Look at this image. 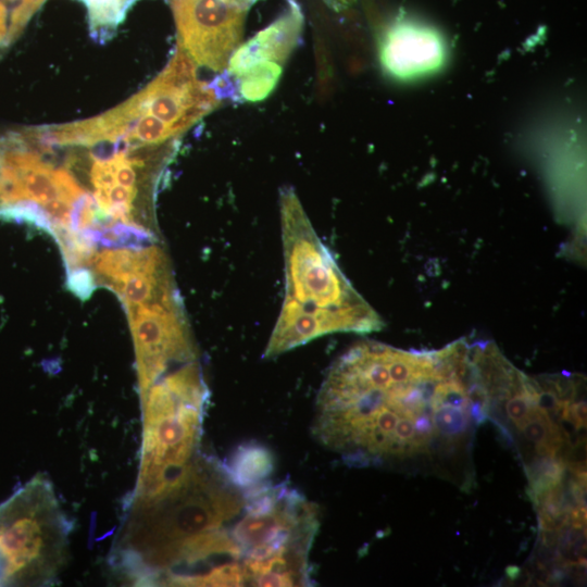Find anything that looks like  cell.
I'll return each instance as SVG.
<instances>
[{
  "label": "cell",
  "mask_w": 587,
  "mask_h": 587,
  "mask_svg": "<svg viewBox=\"0 0 587 587\" xmlns=\"http://www.w3.org/2000/svg\"><path fill=\"white\" fill-rule=\"evenodd\" d=\"M285 298L309 310L374 315L316 235L295 190L280 189Z\"/></svg>",
  "instance_id": "5b68a950"
},
{
  "label": "cell",
  "mask_w": 587,
  "mask_h": 587,
  "mask_svg": "<svg viewBox=\"0 0 587 587\" xmlns=\"http://www.w3.org/2000/svg\"><path fill=\"white\" fill-rule=\"evenodd\" d=\"M72 522L39 474L0 503V586H47L68 557Z\"/></svg>",
  "instance_id": "3957f363"
},
{
  "label": "cell",
  "mask_w": 587,
  "mask_h": 587,
  "mask_svg": "<svg viewBox=\"0 0 587 587\" xmlns=\"http://www.w3.org/2000/svg\"><path fill=\"white\" fill-rule=\"evenodd\" d=\"M7 33H8L7 9L0 2V47H3V45H4V39H5Z\"/></svg>",
  "instance_id": "ac0fdd59"
},
{
  "label": "cell",
  "mask_w": 587,
  "mask_h": 587,
  "mask_svg": "<svg viewBox=\"0 0 587 587\" xmlns=\"http://www.w3.org/2000/svg\"><path fill=\"white\" fill-rule=\"evenodd\" d=\"M378 314L309 310L285 298L276 325L264 351V358H276L315 338L333 333L369 334L380 330Z\"/></svg>",
  "instance_id": "8fae6325"
},
{
  "label": "cell",
  "mask_w": 587,
  "mask_h": 587,
  "mask_svg": "<svg viewBox=\"0 0 587 587\" xmlns=\"http://www.w3.org/2000/svg\"><path fill=\"white\" fill-rule=\"evenodd\" d=\"M209 398L157 385L141 399L139 473L129 500H148L178 484L200 457Z\"/></svg>",
  "instance_id": "277c9868"
},
{
  "label": "cell",
  "mask_w": 587,
  "mask_h": 587,
  "mask_svg": "<svg viewBox=\"0 0 587 587\" xmlns=\"http://www.w3.org/2000/svg\"><path fill=\"white\" fill-rule=\"evenodd\" d=\"M46 0H22L13 10L3 47L10 46L21 35L30 17Z\"/></svg>",
  "instance_id": "2e32d148"
},
{
  "label": "cell",
  "mask_w": 587,
  "mask_h": 587,
  "mask_svg": "<svg viewBox=\"0 0 587 587\" xmlns=\"http://www.w3.org/2000/svg\"><path fill=\"white\" fill-rule=\"evenodd\" d=\"M227 466L239 484L253 486L268 479L273 471V459L264 447L248 444L237 449Z\"/></svg>",
  "instance_id": "5bb4252c"
},
{
  "label": "cell",
  "mask_w": 587,
  "mask_h": 587,
  "mask_svg": "<svg viewBox=\"0 0 587 587\" xmlns=\"http://www.w3.org/2000/svg\"><path fill=\"white\" fill-rule=\"evenodd\" d=\"M378 58L385 74L409 83L440 72L447 60V45L434 26L401 13L382 30Z\"/></svg>",
  "instance_id": "30bf717a"
},
{
  "label": "cell",
  "mask_w": 587,
  "mask_h": 587,
  "mask_svg": "<svg viewBox=\"0 0 587 587\" xmlns=\"http://www.w3.org/2000/svg\"><path fill=\"white\" fill-rule=\"evenodd\" d=\"M86 195L74 175L55 167L30 147L21 133L0 137V202L37 204L50 230L66 229L76 203Z\"/></svg>",
  "instance_id": "8992f818"
},
{
  "label": "cell",
  "mask_w": 587,
  "mask_h": 587,
  "mask_svg": "<svg viewBox=\"0 0 587 587\" xmlns=\"http://www.w3.org/2000/svg\"><path fill=\"white\" fill-rule=\"evenodd\" d=\"M473 345L402 350L365 340L329 366L311 433L350 466L433 465L451 477L474 433L480 378Z\"/></svg>",
  "instance_id": "6da1fadb"
},
{
  "label": "cell",
  "mask_w": 587,
  "mask_h": 587,
  "mask_svg": "<svg viewBox=\"0 0 587 587\" xmlns=\"http://www.w3.org/2000/svg\"><path fill=\"white\" fill-rule=\"evenodd\" d=\"M302 24L300 5L288 0L287 8L274 22L235 50L227 73L237 79L257 65L276 63L283 66L299 42Z\"/></svg>",
  "instance_id": "7c38bea8"
},
{
  "label": "cell",
  "mask_w": 587,
  "mask_h": 587,
  "mask_svg": "<svg viewBox=\"0 0 587 587\" xmlns=\"http://www.w3.org/2000/svg\"><path fill=\"white\" fill-rule=\"evenodd\" d=\"M126 310L141 395L173 366L196 360L197 350L175 289Z\"/></svg>",
  "instance_id": "ba28073f"
},
{
  "label": "cell",
  "mask_w": 587,
  "mask_h": 587,
  "mask_svg": "<svg viewBox=\"0 0 587 587\" xmlns=\"http://www.w3.org/2000/svg\"><path fill=\"white\" fill-rule=\"evenodd\" d=\"M88 265L100 283L113 291L137 273L168 266L167 258L158 245L102 249L92 254Z\"/></svg>",
  "instance_id": "4fadbf2b"
},
{
  "label": "cell",
  "mask_w": 587,
  "mask_h": 587,
  "mask_svg": "<svg viewBox=\"0 0 587 587\" xmlns=\"http://www.w3.org/2000/svg\"><path fill=\"white\" fill-rule=\"evenodd\" d=\"M283 66L276 63L257 65L236 79L239 98L250 102L264 100L276 87Z\"/></svg>",
  "instance_id": "9a60e30c"
},
{
  "label": "cell",
  "mask_w": 587,
  "mask_h": 587,
  "mask_svg": "<svg viewBox=\"0 0 587 587\" xmlns=\"http://www.w3.org/2000/svg\"><path fill=\"white\" fill-rule=\"evenodd\" d=\"M191 58L178 46L164 70L142 90L111 109L127 135L139 116H152L177 137L218 105L212 89L200 82Z\"/></svg>",
  "instance_id": "52a82bcc"
},
{
  "label": "cell",
  "mask_w": 587,
  "mask_h": 587,
  "mask_svg": "<svg viewBox=\"0 0 587 587\" xmlns=\"http://www.w3.org/2000/svg\"><path fill=\"white\" fill-rule=\"evenodd\" d=\"M216 98L239 100L238 84L236 79L225 71L224 73L215 76V78L208 85Z\"/></svg>",
  "instance_id": "e0dca14e"
},
{
  "label": "cell",
  "mask_w": 587,
  "mask_h": 587,
  "mask_svg": "<svg viewBox=\"0 0 587 587\" xmlns=\"http://www.w3.org/2000/svg\"><path fill=\"white\" fill-rule=\"evenodd\" d=\"M252 4L249 0H172L178 46L195 64L224 71L240 46Z\"/></svg>",
  "instance_id": "9c48e42d"
},
{
  "label": "cell",
  "mask_w": 587,
  "mask_h": 587,
  "mask_svg": "<svg viewBox=\"0 0 587 587\" xmlns=\"http://www.w3.org/2000/svg\"><path fill=\"white\" fill-rule=\"evenodd\" d=\"M252 487L201 453L170 490L127 501L113 565L140 586H209L233 576L239 566L234 530Z\"/></svg>",
  "instance_id": "7a4b0ae2"
}]
</instances>
